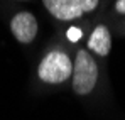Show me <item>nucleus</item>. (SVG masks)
Masks as SVG:
<instances>
[{
	"mask_svg": "<svg viewBox=\"0 0 125 120\" xmlns=\"http://www.w3.org/2000/svg\"><path fill=\"white\" fill-rule=\"evenodd\" d=\"M98 75V64L93 56L86 49H80L73 64V91L76 95H90L96 86Z\"/></svg>",
	"mask_w": 125,
	"mask_h": 120,
	"instance_id": "1",
	"label": "nucleus"
},
{
	"mask_svg": "<svg viewBox=\"0 0 125 120\" xmlns=\"http://www.w3.org/2000/svg\"><path fill=\"white\" fill-rule=\"evenodd\" d=\"M37 19L31 12H19L10 20V31L21 44H31L37 36Z\"/></svg>",
	"mask_w": 125,
	"mask_h": 120,
	"instance_id": "4",
	"label": "nucleus"
},
{
	"mask_svg": "<svg viewBox=\"0 0 125 120\" xmlns=\"http://www.w3.org/2000/svg\"><path fill=\"white\" fill-rule=\"evenodd\" d=\"M115 10L118 14H124L125 15V0H117L115 2Z\"/></svg>",
	"mask_w": 125,
	"mask_h": 120,
	"instance_id": "6",
	"label": "nucleus"
},
{
	"mask_svg": "<svg viewBox=\"0 0 125 120\" xmlns=\"http://www.w3.org/2000/svg\"><path fill=\"white\" fill-rule=\"evenodd\" d=\"M37 75H39V78L44 83L59 85V83H64L66 80L71 78V75H73V63H71L69 56L64 51L52 49L39 63Z\"/></svg>",
	"mask_w": 125,
	"mask_h": 120,
	"instance_id": "2",
	"label": "nucleus"
},
{
	"mask_svg": "<svg viewBox=\"0 0 125 120\" xmlns=\"http://www.w3.org/2000/svg\"><path fill=\"white\" fill-rule=\"evenodd\" d=\"M88 49L96 56H108L112 49V34L105 25H96L88 39Z\"/></svg>",
	"mask_w": 125,
	"mask_h": 120,
	"instance_id": "5",
	"label": "nucleus"
},
{
	"mask_svg": "<svg viewBox=\"0 0 125 120\" xmlns=\"http://www.w3.org/2000/svg\"><path fill=\"white\" fill-rule=\"evenodd\" d=\"M42 3L54 19L68 22L95 10L100 0H42Z\"/></svg>",
	"mask_w": 125,
	"mask_h": 120,
	"instance_id": "3",
	"label": "nucleus"
}]
</instances>
